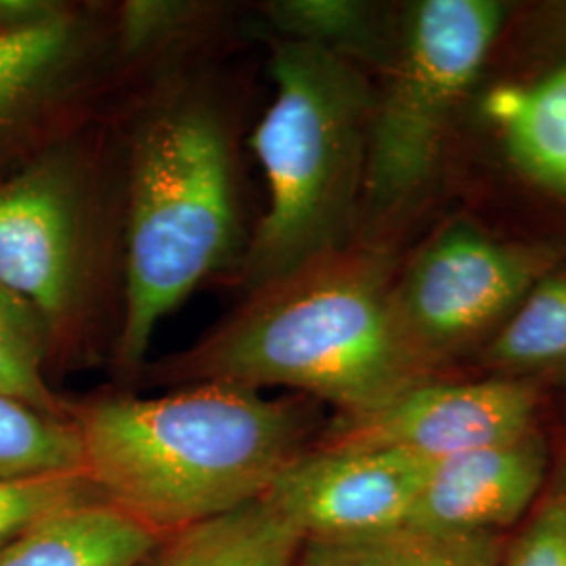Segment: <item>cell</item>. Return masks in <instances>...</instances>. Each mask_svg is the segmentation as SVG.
Returning <instances> with one entry per match:
<instances>
[{"label": "cell", "mask_w": 566, "mask_h": 566, "mask_svg": "<svg viewBox=\"0 0 566 566\" xmlns=\"http://www.w3.org/2000/svg\"><path fill=\"white\" fill-rule=\"evenodd\" d=\"M546 472L547 447L535 428L506 443L447 458L430 468L407 523L502 535L539 502Z\"/></svg>", "instance_id": "cell-10"}, {"label": "cell", "mask_w": 566, "mask_h": 566, "mask_svg": "<svg viewBox=\"0 0 566 566\" xmlns=\"http://www.w3.org/2000/svg\"><path fill=\"white\" fill-rule=\"evenodd\" d=\"M512 371L566 364V277L537 283L489 348Z\"/></svg>", "instance_id": "cell-18"}, {"label": "cell", "mask_w": 566, "mask_h": 566, "mask_svg": "<svg viewBox=\"0 0 566 566\" xmlns=\"http://www.w3.org/2000/svg\"><path fill=\"white\" fill-rule=\"evenodd\" d=\"M128 177L116 346L126 371L142 367L158 324L235 248V164L223 114L193 95L164 103L135 133Z\"/></svg>", "instance_id": "cell-4"}, {"label": "cell", "mask_w": 566, "mask_h": 566, "mask_svg": "<svg viewBox=\"0 0 566 566\" xmlns=\"http://www.w3.org/2000/svg\"><path fill=\"white\" fill-rule=\"evenodd\" d=\"M102 495L86 472L0 479V547L60 507Z\"/></svg>", "instance_id": "cell-19"}, {"label": "cell", "mask_w": 566, "mask_h": 566, "mask_svg": "<svg viewBox=\"0 0 566 566\" xmlns=\"http://www.w3.org/2000/svg\"><path fill=\"white\" fill-rule=\"evenodd\" d=\"M502 15L489 0H424L411 9L401 55L369 122L361 198L374 217L395 212L424 185Z\"/></svg>", "instance_id": "cell-5"}, {"label": "cell", "mask_w": 566, "mask_h": 566, "mask_svg": "<svg viewBox=\"0 0 566 566\" xmlns=\"http://www.w3.org/2000/svg\"><path fill=\"white\" fill-rule=\"evenodd\" d=\"M485 112L526 175L566 191V67L531 86L495 88Z\"/></svg>", "instance_id": "cell-15"}, {"label": "cell", "mask_w": 566, "mask_h": 566, "mask_svg": "<svg viewBox=\"0 0 566 566\" xmlns=\"http://www.w3.org/2000/svg\"><path fill=\"white\" fill-rule=\"evenodd\" d=\"M84 472L81 434L57 418L0 392V479Z\"/></svg>", "instance_id": "cell-17"}, {"label": "cell", "mask_w": 566, "mask_h": 566, "mask_svg": "<svg viewBox=\"0 0 566 566\" xmlns=\"http://www.w3.org/2000/svg\"><path fill=\"white\" fill-rule=\"evenodd\" d=\"M385 273L338 252L245 294L223 324L154 369L156 382L290 386L359 416L426 382Z\"/></svg>", "instance_id": "cell-2"}, {"label": "cell", "mask_w": 566, "mask_h": 566, "mask_svg": "<svg viewBox=\"0 0 566 566\" xmlns=\"http://www.w3.org/2000/svg\"><path fill=\"white\" fill-rule=\"evenodd\" d=\"M504 535L392 526L338 539H306L296 566H500Z\"/></svg>", "instance_id": "cell-13"}, {"label": "cell", "mask_w": 566, "mask_h": 566, "mask_svg": "<svg viewBox=\"0 0 566 566\" xmlns=\"http://www.w3.org/2000/svg\"><path fill=\"white\" fill-rule=\"evenodd\" d=\"M163 537L102 495L67 504L0 547V566H143Z\"/></svg>", "instance_id": "cell-12"}, {"label": "cell", "mask_w": 566, "mask_h": 566, "mask_svg": "<svg viewBox=\"0 0 566 566\" xmlns=\"http://www.w3.org/2000/svg\"><path fill=\"white\" fill-rule=\"evenodd\" d=\"M72 420L103 500L160 537L261 500L304 453L308 430L301 401L235 382L103 397L72 407Z\"/></svg>", "instance_id": "cell-1"}, {"label": "cell", "mask_w": 566, "mask_h": 566, "mask_svg": "<svg viewBox=\"0 0 566 566\" xmlns=\"http://www.w3.org/2000/svg\"><path fill=\"white\" fill-rule=\"evenodd\" d=\"M271 23L290 41L311 42L340 55L344 44H359L367 11L346 0H282L266 7Z\"/></svg>", "instance_id": "cell-20"}, {"label": "cell", "mask_w": 566, "mask_h": 566, "mask_svg": "<svg viewBox=\"0 0 566 566\" xmlns=\"http://www.w3.org/2000/svg\"><path fill=\"white\" fill-rule=\"evenodd\" d=\"M275 99L250 147L269 208L243 252L245 294L340 250L364 191L371 95L361 74L324 46L273 44Z\"/></svg>", "instance_id": "cell-3"}, {"label": "cell", "mask_w": 566, "mask_h": 566, "mask_svg": "<svg viewBox=\"0 0 566 566\" xmlns=\"http://www.w3.org/2000/svg\"><path fill=\"white\" fill-rule=\"evenodd\" d=\"M500 566H566V485L533 506L518 535L504 546Z\"/></svg>", "instance_id": "cell-21"}, {"label": "cell", "mask_w": 566, "mask_h": 566, "mask_svg": "<svg viewBox=\"0 0 566 566\" xmlns=\"http://www.w3.org/2000/svg\"><path fill=\"white\" fill-rule=\"evenodd\" d=\"M67 9L51 0H0V30H25L63 15Z\"/></svg>", "instance_id": "cell-23"}, {"label": "cell", "mask_w": 566, "mask_h": 566, "mask_svg": "<svg viewBox=\"0 0 566 566\" xmlns=\"http://www.w3.org/2000/svg\"><path fill=\"white\" fill-rule=\"evenodd\" d=\"M55 344L41 313L0 283V392L57 418H72L44 380L42 365Z\"/></svg>", "instance_id": "cell-16"}, {"label": "cell", "mask_w": 566, "mask_h": 566, "mask_svg": "<svg viewBox=\"0 0 566 566\" xmlns=\"http://www.w3.org/2000/svg\"><path fill=\"white\" fill-rule=\"evenodd\" d=\"M430 468L403 451L315 447L287 465L263 497L304 542L357 537L405 525Z\"/></svg>", "instance_id": "cell-8"}, {"label": "cell", "mask_w": 566, "mask_h": 566, "mask_svg": "<svg viewBox=\"0 0 566 566\" xmlns=\"http://www.w3.org/2000/svg\"><path fill=\"white\" fill-rule=\"evenodd\" d=\"M544 263L533 250L460 227L426 248L395 298L407 329L424 348L455 343L521 301Z\"/></svg>", "instance_id": "cell-9"}, {"label": "cell", "mask_w": 566, "mask_h": 566, "mask_svg": "<svg viewBox=\"0 0 566 566\" xmlns=\"http://www.w3.org/2000/svg\"><path fill=\"white\" fill-rule=\"evenodd\" d=\"M535 388L521 380L422 382L359 416H340L319 449H390L424 462L506 443L533 430Z\"/></svg>", "instance_id": "cell-7"}, {"label": "cell", "mask_w": 566, "mask_h": 566, "mask_svg": "<svg viewBox=\"0 0 566 566\" xmlns=\"http://www.w3.org/2000/svg\"><path fill=\"white\" fill-rule=\"evenodd\" d=\"M74 9L25 30H0V154L25 143L78 88L95 46Z\"/></svg>", "instance_id": "cell-11"}, {"label": "cell", "mask_w": 566, "mask_h": 566, "mask_svg": "<svg viewBox=\"0 0 566 566\" xmlns=\"http://www.w3.org/2000/svg\"><path fill=\"white\" fill-rule=\"evenodd\" d=\"M97 266L91 163L74 145L46 147L0 181V283L41 313L57 343L81 322Z\"/></svg>", "instance_id": "cell-6"}, {"label": "cell", "mask_w": 566, "mask_h": 566, "mask_svg": "<svg viewBox=\"0 0 566 566\" xmlns=\"http://www.w3.org/2000/svg\"><path fill=\"white\" fill-rule=\"evenodd\" d=\"M303 535L264 497L170 535L151 566H296Z\"/></svg>", "instance_id": "cell-14"}, {"label": "cell", "mask_w": 566, "mask_h": 566, "mask_svg": "<svg viewBox=\"0 0 566 566\" xmlns=\"http://www.w3.org/2000/svg\"><path fill=\"white\" fill-rule=\"evenodd\" d=\"M198 4L175 0H133L120 9L116 23L118 46L137 55L168 41L198 15Z\"/></svg>", "instance_id": "cell-22"}]
</instances>
